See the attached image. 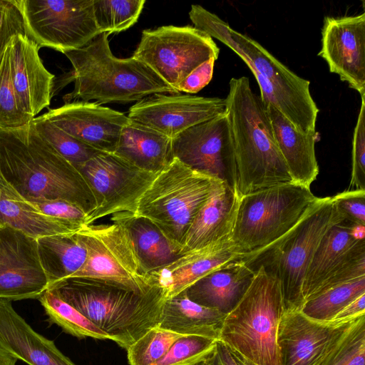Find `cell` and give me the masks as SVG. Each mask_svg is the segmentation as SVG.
<instances>
[{
    "mask_svg": "<svg viewBox=\"0 0 365 365\" xmlns=\"http://www.w3.org/2000/svg\"><path fill=\"white\" fill-rule=\"evenodd\" d=\"M0 178L30 202L63 200L87 216L97 207L81 173L39 136L31 123L0 129Z\"/></svg>",
    "mask_w": 365,
    "mask_h": 365,
    "instance_id": "obj_1",
    "label": "cell"
},
{
    "mask_svg": "<svg viewBox=\"0 0 365 365\" xmlns=\"http://www.w3.org/2000/svg\"><path fill=\"white\" fill-rule=\"evenodd\" d=\"M48 289L126 350L158 326L167 299L158 286L138 293L115 282L83 277L66 278Z\"/></svg>",
    "mask_w": 365,
    "mask_h": 365,
    "instance_id": "obj_2",
    "label": "cell"
},
{
    "mask_svg": "<svg viewBox=\"0 0 365 365\" xmlns=\"http://www.w3.org/2000/svg\"><path fill=\"white\" fill-rule=\"evenodd\" d=\"M225 101L234 143L240 197L293 182L276 144L262 101L252 92L249 78H232Z\"/></svg>",
    "mask_w": 365,
    "mask_h": 365,
    "instance_id": "obj_3",
    "label": "cell"
},
{
    "mask_svg": "<svg viewBox=\"0 0 365 365\" xmlns=\"http://www.w3.org/2000/svg\"><path fill=\"white\" fill-rule=\"evenodd\" d=\"M108 36L101 33L85 46L63 53L73 66L66 79L74 81L73 91L63 96L65 103H127L154 94H180L144 63L115 56Z\"/></svg>",
    "mask_w": 365,
    "mask_h": 365,
    "instance_id": "obj_4",
    "label": "cell"
},
{
    "mask_svg": "<svg viewBox=\"0 0 365 365\" xmlns=\"http://www.w3.org/2000/svg\"><path fill=\"white\" fill-rule=\"evenodd\" d=\"M189 16L194 27L215 38L237 53L251 71L269 82L282 102V114L299 131H316L319 112L312 98L308 80L292 72L257 41L237 31L216 14L192 4Z\"/></svg>",
    "mask_w": 365,
    "mask_h": 365,
    "instance_id": "obj_5",
    "label": "cell"
},
{
    "mask_svg": "<svg viewBox=\"0 0 365 365\" xmlns=\"http://www.w3.org/2000/svg\"><path fill=\"white\" fill-rule=\"evenodd\" d=\"M331 197H318L301 220L284 236L269 246L242 259L255 272L262 266L277 279L284 311L300 310L302 287L307 270L325 233L343 221Z\"/></svg>",
    "mask_w": 365,
    "mask_h": 365,
    "instance_id": "obj_6",
    "label": "cell"
},
{
    "mask_svg": "<svg viewBox=\"0 0 365 365\" xmlns=\"http://www.w3.org/2000/svg\"><path fill=\"white\" fill-rule=\"evenodd\" d=\"M284 311L279 282L259 266L243 297L225 315L218 340L256 365H281L277 330Z\"/></svg>",
    "mask_w": 365,
    "mask_h": 365,
    "instance_id": "obj_7",
    "label": "cell"
},
{
    "mask_svg": "<svg viewBox=\"0 0 365 365\" xmlns=\"http://www.w3.org/2000/svg\"><path fill=\"white\" fill-rule=\"evenodd\" d=\"M221 182L174 158L157 173L134 215L153 223L179 255L189 227Z\"/></svg>",
    "mask_w": 365,
    "mask_h": 365,
    "instance_id": "obj_8",
    "label": "cell"
},
{
    "mask_svg": "<svg viewBox=\"0 0 365 365\" xmlns=\"http://www.w3.org/2000/svg\"><path fill=\"white\" fill-rule=\"evenodd\" d=\"M317 198L310 187L294 182L240 196L232 245L243 257L269 246L288 232Z\"/></svg>",
    "mask_w": 365,
    "mask_h": 365,
    "instance_id": "obj_9",
    "label": "cell"
},
{
    "mask_svg": "<svg viewBox=\"0 0 365 365\" xmlns=\"http://www.w3.org/2000/svg\"><path fill=\"white\" fill-rule=\"evenodd\" d=\"M219 53L212 38L194 26H163L143 30L132 56L178 91L194 69L211 58L217 59Z\"/></svg>",
    "mask_w": 365,
    "mask_h": 365,
    "instance_id": "obj_10",
    "label": "cell"
},
{
    "mask_svg": "<svg viewBox=\"0 0 365 365\" xmlns=\"http://www.w3.org/2000/svg\"><path fill=\"white\" fill-rule=\"evenodd\" d=\"M27 36L61 53L85 46L101 34L93 0H18Z\"/></svg>",
    "mask_w": 365,
    "mask_h": 365,
    "instance_id": "obj_11",
    "label": "cell"
},
{
    "mask_svg": "<svg viewBox=\"0 0 365 365\" xmlns=\"http://www.w3.org/2000/svg\"><path fill=\"white\" fill-rule=\"evenodd\" d=\"M78 233L86 247L87 258L70 277L112 282L138 293L153 287L141 272L132 241L121 225H84Z\"/></svg>",
    "mask_w": 365,
    "mask_h": 365,
    "instance_id": "obj_12",
    "label": "cell"
},
{
    "mask_svg": "<svg viewBox=\"0 0 365 365\" xmlns=\"http://www.w3.org/2000/svg\"><path fill=\"white\" fill-rule=\"evenodd\" d=\"M75 167L90 186L97 203L85 225L119 212L134 214L140 198L158 173L143 170L115 153L100 152Z\"/></svg>",
    "mask_w": 365,
    "mask_h": 365,
    "instance_id": "obj_13",
    "label": "cell"
},
{
    "mask_svg": "<svg viewBox=\"0 0 365 365\" xmlns=\"http://www.w3.org/2000/svg\"><path fill=\"white\" fill-rule=\"evenodd\" d=\"M172 145L175 158L226 183L238 194L234 143L226 112L182 132L172 139Z\"/></svg>",
    "mask_w": 365,
    "mask_h": 365,
    "instance_id": "obj_14",
    "label": "cell"
},
{
    "mask_svg": "<svg viewBox=\"0 0 365 365\" xmlns=\"http://www.w3.org/2000/svg\"><path fill=\"white\" fill-rule=\"evenodd\" d=\"M226 112L225 98L158 93L130 108L128 118L170 138Z\"/></svg>",
    "mask_w": 365,
    "mask_h": 365,
    "instance_id": "obj_15",
    "label": "cell"
},
{
    "mask_svg": "<svg viewBox=\"0 0 365 365\" xmlns=\"http://www.w3.org/2000/svg\"><path fill=\"white\" fill-rule=\"evenodd\" d=\"M36 239L0 226V299H38L48 288Z\"/></svg>",
    "mask_w": 365,
    "mask_h": 365,
    "instance_id": "obj_16",
    "label": "cell"
},
{
    "mask_svg": "<svg viewBox=\"0 0 365 365\" xmlns=\"http://www.w3.org/2000/svg\"><path fill=\"white\" fill-rule=\"evenodd\" d=\"M357 318L317 322L299 310L284 311L277 330L281 365H319Z\"/></svg>",
    "mask_w": 365,
    "mask_h": 365,
    "instance_id": "obj_17",
    "label": "cell"
},
{
    "mask_svg": "<svg viewBox=\"0 0 365 365\" xmlns=\"http://www.w3.org/2000/svg\"><path fill=\"white\" fill-rule=\"evenodd\" d=\"M342 81L365 96V12L355 16H326L318 53Z\"/></svg>",
    "mask_w": 365,
    "mask_h": 365,
    "instance_id": "obj_18",
    "label": "cell"
},
{
    "mask_svg": "<svg viewBox=\"0 0 365 365\" xmlns=\"http://www.w3.org/2000/svg\"><path fill=\"white\" fill-rule=\"evenodd\" d=\"M70 135L101 152L115 153L129 121L123 113L101 104L73 101L41 115Z\"/></svg>",
    "mask_w": 365,
    "mask_h": 365,
    "instance_id": "obj_19",
    "label": "cell"
},
{
    "mask_svg": "<svg viewBox=\"0 0 365 365\" xmlns=\"http://www.w3.org/2000/svg\"><path fill=\"white\" fill-rule=\"evenodd\" d=\"M40 46L26 35L9 43L11 77L20 106L33 118L48 108L53 96L55 76L43 66Z\"/></svg>",
    "mask_w": 365,
    "mask_h": 365,
    "instance_id": "obj_20",
    "label": "cell"
},
{
    "mask_svg": "<svg viewBox=\"0 0 365 365\" xmlns=\"http://www.w3.org/2000/svg\"><path fill=\"white\" fill-rule=\"evenodd\" d=\"M242 257L230 240L218 242L179 255L146 277L150 286L163 289L166 297L169 298L185 290L209 273Z\"/></svg>",
    "mask_w": 365,
    "mask_h": 365,
    "instance_id": "obj_21",
    "label": "cell"
},
{
    "mask_svg": "<svg viewBox=\"0 0 365 365\" xmlns=\"http://www.w3.org/2000/svg\"><path fill=\"white\" fill-rule=\"evenodd\" d=\"M0 346L29 365H76L51 341L37 333L14 309L0 299Z\"/></svg>",
    "mask_w": 365,
    "mask_h": 365,
    "instance_id": "obj_22",
    "label": "cell"
},
{
    "mask_svg": "<svg viewBox=\"0 0 365 365\" xmlns=\"http://www.w3.org/2000/svg\"><path fill=\"white\" fill-rule=\"evenodd\" d=\"M263 103V102H262ZM277 148L294 183L310 187L319 173L315 143L319 133H304L273 105L263 103Z\"/></svg>",
    "mask_w": 365,
    "mask_h": 365,
    "instance_id": "obj_23",
    "label": "cell"
},
{
    "mask_svg": "<svg viewBox=\"0 0 365 365\" xmlns=\"http://www.w3.org/2000/svg\"><path fill=\"white\" fill-rule=\"evenodd\" d=\"M239 200L236 192L221 182L189 227L179 255L212 243L230 240Z\"/></svg>",
    "mask_w": 365,
    "mask_h": 365,
    "instance_id": "obj_24",
    "label": "cell"
},
{
    "mask_svg": "<svg viewBox=\"0 0 365 365\" xmlns=\"http://www.w3.org/2000/svg\"><path fill=\"white\" fill-rule=\"evenodd\" d=\"M255 275V272L239 259L200 278L185 292L192 302L227 314L243 297Z\"/></svg>",
    "mask_w": 365,
    "mask_h": 365,
    "instance_id": "obj_25",
    "label": "cell"
},
{
    "mask_svg": "<svg viewBox=\"0 0 365 365\" xmlns=\"http://www.w3.org/2000/svg\"><path fill=\"white\" fill-rule=\"evenodd\" d=\"M364 237L365 227L345 220L325 233L306 272L302 287L304 302L317 290L330 272L348 258L359 240Z\"/></svg>",
    "mask_w": 365,
    "mask_h": 365,
    "instance_id": "obj_26",
    "label": "cell"
},
{
    "mask_svg": "<svg viewBox=\"0 0 365 365\" xmlns=\"http://www.w3.org/2000/svg\"><path fill=\"white\" fill-rule=\"evenodd\" d=\"M1 225L9 226L37 240L76 232L84 225L44 215L0 178Z\"/></svg>",
    "mask_w": 365,
    "mask_h": 365,
    "instance_id": "obj_27",
    "label": "cell"
},
{
    "mask_svg": "<svg viewBox=\"0 0 365 365\" xmlns=\"http://www.w3.org/2000/svg\"><path fill=\"white\" fill-rule=\"evenodd\" d=\"M115 153L135 166L158 173L173 160L172 138L129 119Z\"/></svg>",
    "mask_w": 365,
    "mask_h": 365,
    "instance_id": "obj_28",
    "label": "cell"
},
{
    "mask_svg": "<svg viewBox=\"0 0 365 365\" xmlns=\"http://www.w3.org/2000/svg\"><path fill=\"white\" fill-rule=\"evenodd\" d=\"M225 315L192 302L184 290L165 300L157 327L180 335H197L218 340Z\"/></svg>",
    "mask_w": 365,
    "mask_h": 365,
    "instance_id": "obj_29",
    "label": "cell"
},
{
    "mask_svg": "<svg viewBox=\"0 0 365 365\" xmlns=\"http://www.w3.org/2000/svg\"><path fill=\"white\" fill-rule=\"evenodd\" d=\"M110 220L119 223L126 230L140 271L145 277L179 256L160 230L148 220L124 212L112 215Z\"/></svg>",
    "mask_w": 365,
    "mask_h": 365,
    "instance_id": "obj_30",
    "label": "cell"
},
{
    "mask_svg": "<svg viewBox=\"0 0 365 365\" xmlns=\"http://www.w3.org/2000/svg\"><path fill=\"white\" fill-rule=\"evenodd\" d=\"M36 241L39 260L47 277L48 287L71 277L86 260L87 250L78 232L45 236Z\"/></svg>",
    "mask_w": 365,
    "mask_h": 365,
    "instance_id": "obj_31",
    "label": "cell"
},
{
    "mask_svg": "<svg viewBox=\"0 0 365 365\" xmlns=\"http://www.w3.org/2000/svg\"><path fill=\"white\" fill-rule=\"evenodd\" d=\"M365 294V277L321 290L304 301L300 312L317 322H330L348 304Z\"/></svg>",
    "mask_w": 365,
    "mask_h": 365,
    "instance_id": "obj_32",
    "label": "cell"
},
{
    "mask_svg": "<svg viewBox=\"0 0 365 365\" xmlns=\"http://www.w3.org/2000/svg\"><path fill=\"white\" fill-rule=\"evenodd\" d=\"M51 324L79 339H109L108 336L75 307L47 289L38 298Z\"/></svg>",
    "mask_w": 365,
    "mask_h": 365,
    "instance_id": "obj_33",
    "label": "cell"
},
{
    "mask_svg": "<svg viewBox=\"0 0 365 365\" xmlns=\"http://www.w3.org/2000/svg\"><path fill=\"white\" fill-rule=\"evenodd\" d=\"M145 0H93V14L101 33L120 32L135 24Z\"/></svg>",
    "mask_w": 365,
    "mask_h": 365,
    "instance_id": "obj_34",
    "label": "cell"
},
{
    "mask_svg": "<svg viewBox=\"0 0 365 365\" xmlns=\"http://www.w3.org/2000/svg\"><path fill=\"white\" fill-rule=\"evenodd\" d=\"M31 123L39 136L74 166L101 152L70 135L41 115Z\"/></svg>",
    "mask_w": 365,
    "mask_h": 365,
    "instance_id": "obj_35",
    "label": "cell"
},
{
    "mask_svg": "<svg viewBox=\"0 0 365 365\" xmlns=\"http://www.w3.org/2000/svg\"><path fill=\"white\" fill-rule=\"evenodd\" d=\"M319 365H365V314L355 320Z\"/></svg>",
    "mask_w": 365,
    "mask_h": 365,
    "instance_id": "obj_36",
    "label": "cell"
},
{
    "mask_svg": "<svg viewBox=\"0 0 365 365\" xmlns=\"http://www.w3.org/2000/svg\"><path fill=\"white\" fill-rule=\"evenodd\" d=\"M33 119L20 106L13 86L9 45L0 66V129L19 128Z\"/></svg>",
    "mask_w": 365,
    "mask_h": 365,
    "instance_id": "obj_37",
    "label": "cell"
},
{
    "mask_svg": "<svg viewBox=\"0 0 365 365\" xmlns=\"http://www.w3.org/2000/svg\"><path fill=\"white\" fill-rule=\"evenodd\" d=\"M182 335L155 327L127 349L130 365H154Z\"/></svg>",
    "mask_w": 365,
    "mask_h": 365,
    "instance_id": "obj_38",
    "label": "cell"
},
{
    "mask_svg": "<svg viewBox=\"0 0 365 365\" xmlns=\"http://www.w3.org/2000/svg\"><path fill=\"white\" fill-rule=\"evenodd\" d=\"M217 340L202 336L182 335L154 365H192L210 355L215 349Z\"/></svg>",
    "mask_w": 365,
    "mask_h": 365,
    "instance_id": "obj_39",
    "label": "cell"
},
{
    "mask_svg": "<svg viewBox=\"0 0 365 365\" xmlns=\"http://www.w3.org/2000/svg\"><path fill=\"white\" fill-rule=\"evenodd\" d=\"M361 101L353 134L350 184L365 190V96H361Z\"/></svg>",
    "mask_w": 365,
    "mask_h": 365,
    "instance_id": "obj_40",
    "label": "cell"
},
{
    "mask_svg": "<svg viewBox=\"0 0 365 365\" xmlns=\"http://www.w3.org/2000/svg\"><path fill=\"white\" fill-rule=\"evenodd\" d=\"M16 35H26L18 0H0V66L6 48Z\"/></svg>",
    "mask_w": 365,
    "mask_h": 365,
    "instance_id": "obj_41",
    "label": "cell"
},
{
    "mask_svg": "<svg viewBox=\"0 0 365 365\" xmlns=\"http://www.w3.org/2000/svg\"><path fill=\"white\" fill-rule=\"evenodd\" d=\"M331 200L344 220L365 227V190H346L331 197Z\"/></svg>",
    "mask_w": 365,
    "mask_h": 365,
    "instance_id": "obj_42",
    "label": "cell"
},
{
    "mask_svg": "<svg viewBox=\"0 0 365 365\" xmlns=\"http://www.w3.org/2000/svg\"><path fill=\"white\" fill-rule=\"evenodd\" d=\"M46 215L85 225L86 214L78 206L63 200H54L43 202H31Z\"/></svg>",
    "mask_w": 365,
    "mask_h": 365,
    "instance_id": "obj_43",
    "label": "cell"
},
{
    "mask_svg": "<svg viewBox=\"0 0 365 365\" xmlns=\"http://www.w3.org/2000/svg\"><path fill=\"white\" fill-rule=\"evenodd\" d=\"M211 58L194 69L178 86L177 91L196 93L206 86L212 78L215 62Z\"/></svg>",
    "mask_w": 365,
    "mask_h": 365,
    "instance_id": "obj_44",
    "label": "cell"
},
{
    "mask_svg": "<svg viewBox=\"0 0 365 365\" xmlns=\"http://www.w3.org/2000/svg\"><path fill=\"white\" fill-rule=\"evenodd\" d=\"M363 314H365V294L348 304L334 317L331 322H341L348 321Z\"/></svg>",
    "mask_w": 365,
    "mask_h": 365,
    "instance_id": "obj_45",
    "label": "cell"
},
{
    "mask_svg": "<svg viewBox=\"0 0 365 365\" xmlns=\"http://www.w3.org/2000/svg\"><path fill=\"white\" fill-rule=\"evenodd\" d=\"M212 365H237L229 347L220 340H217Z\"/></svg>",
    "mask_w": 365,
    "mask_h": 365,
    "instance_id": "obj_46",
    "label": "cell"
},
{
    "mask_svg": "<svg viewBox=\"0 0 365 365\" xmlns=\"http://www.w3.org/2000/svg\"><path fill=\"white\" fill-rule=\"evenodd\" d=\"M18 359L0 346V365H16Z\"/></svg>",
    "mask_w": 365,
    "mask_h": 365,
    "instance_id": "obj_47",
    "label": "cell"
},
{
    "mask_svg": "<svg viewBox=\"0 0 365 365\" xmlns=\"http://www.w3.org/2000/svg\"><path fill=\"white\" fill-rule=\"evenodd\" d=\"M229 347V346H228ZM230 351L237 364V365H256L245 356H243L241 354L237 352V351L230 348Z\"/></svg>",
    "mask_w": 365,
    "mask_h": 365,
    "instance_id": "obj_48",
    "label": "cell"
},
{
    "mask_svg": "<svg viewBox=\"0 0 365 365\" xmlns=\"http://www.w3.org/2000/svg\"><path fill=\"white\" fill-rule=\"evenodd\" d=\"M214 351H215V350H214ZM214 351L210 355H209L208 356L205 358L204 359H202V360H201V361H200L198 362H196V363H195V364H193L192 365H210L211 359H212V356L214 354Z\"/></svg>",
    "mask_w": 365,
    "mask_h": 365,
    "instance_id": "obj_49",
    "label": "cell"
},
{
    "mask_svg": "<svg viewBox=\"0 0 365 365\" xmlns=\"http://www.w3.org/2000/svg\"><path fill=\"white\" fill-rule=\"evenodd\" d=\"M211 361H212V359H211ZM210 365H212V364H211V361H210Z\"/></svg>",
    "mask_w": 365,
    "mask_h": 365,
    "instance_id": "obj_50",
    "label": "cell"
}]
</instances>
